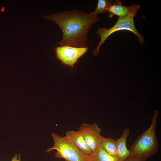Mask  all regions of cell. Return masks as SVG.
Segmentation results:
<instances>
[{"mask_svg": "<svg viewBox=\"0 0 161 161\" xmlns=\"http://www.w3.org/2000/svg\"><path fill=\"white\" fill-rule=\"evenodd\" d=\"M51 135L54 144L52 147L47 148L46 152L55 150V157L63 158L65 161H90V155L82 153L67 136H61L55 133Z\"/></svg>", "mask_w": 161, "mask_h": 161, "instance_id": "cell-3", "label": "cell"}, {"mask_svg": "<svg viewBox=\"0 0 161 161\" xmlns=\"http://www.w3.org/2000/svg\"><path fill=\"white\" fill-rule=\"evenodd\" d=\"M140 8L139 4H134L129 7H126L123 5L121 1L119 0H114L107 12L110 18L114 16H117L119 18L131 16H135Z\"/></svg>", "mask_w": 161, "mask_h": 161, "instance_id": "cell-7", "label": "cell"}, {"mask_svg": "<svg viewBox=\"0 0 161 161\" xmlns=\"http://www.w3.org/2000/svg\"><path fill=\"white\" fill-rule=\"evenodd\" d=\"M90 161H119L104 151L99 145L96 151L90 155Z\"/></svg>", "mask_w": 161, "mask_h": 161, "instance_id": "cell-10", "label": "cell"}, {"mask_svg": "<svg viewBox=\"0 0 161 161\" xmlns=\"http://www.w3.org/2000/svg\"><path fill=\"white\" fill-rule=\"evenodd\" d=\"M134 17L131 16L123 18H119L115 24L110 28L107 29L105 27H102L99 29L96 33L100 36V40L97 47L92 52L94 55H98L101 46L110 35L114 32L120 30H126L131 32L137 36L140 44H143L145 42L144 38L135 28L134 21Z\"/></svg>", "mask_w": 161, "mask_h": 161, "instance_id": "cell-4", "label": "cell"}, {"mask_svg": "<svg viewBox=\"0 0 161 161\" xmlns=\"http://www.w3.org/2000/svg\"><path fill=\"white\" fill-rule=\"evenodd\" d=\"M66 136L83 154L90 155L93 153L78 130L68 131L66 132Z\"/></svg>", "mask_w": 161, "mask_h": 161, "instance_id": "cell-8", "label": "cell"}, {"mask_svg": "<svg viewBox=\"0 0 161 161\" xmlns=\"http://www.w3.org/2000/svg\"><path fill=\"white\" fill-rule=\"evenodd\" d=\"M78 130L92 152H95L104 138L100 134V128L96 123H83L80 126Z\"/></svg>", "mask_w": 161, "mask_h": 161, "instance_id": "cell-6", "label": "cell"}, {"mask_svg": "<svg viewBox=\"0 0 161 161\" xmlns=\"http://www.w3.org/2000/svg\"><path fill=\"white\" fill-rule=\"evenodd\" d=\"M114 0H98L97 7L92 13L97 15V14L107 12Z\"/></svg>", "mask_w": 161, "mask_h": 161, "instance_id": "cell-12", "label": "cell"}, {"mask_svg": "<svg viewBox=\"0 0 161 161\" xmlns=\"http://www.w3.org/2000/svg\"><path fill=\"white\" fill-rule=\"evenodd\" d=\"M100 146L110 155L116 157V143L114 139L104 137Z\"/></svg>", "mask_w": 161, "mask_h": 161, "instance_id": "cell-11", "label": "cell"}, {"mask_svg": "<svg viewBox=\"0 0 161 161\" xmlns=\"http://www.w3.org/2000/svg\"><path fill=\"white\" fill-rule=\"evenodd\" d=\"M43 18L54 21L63 31V38L59 45L78 47L86 44L92 25L99 19L92 13L87 14L79 10L65 11L44 16Z\"/></svg>", "mask_w": 161, "mask_h": 161, "instance_id": "cell-1", "label": "cell"}, {"mask_svg": "<svg viewBox=\"0 0 161 161\" xmlns=\"http://www.w3.org/2000/svg\"><path fill=\"white\" fill-rule=\"evenodd\" d=\"M129 133V129H125L121 136L116 140V157L119 161H123L130 155L126 145V140Z\"/></svg>", "mask_w": 161, "mask_h": 161, "instance_id": "cell-9", "label": "cell"}, {"mask_svg": "<svg viewBox=\"0 0 161 161\" xmlns=\"http://www.w3.org/2000/svg\"><path fill=\"white\" fill-rule=\"evenodd\" d=\"M87 46L80 47L68 46L56 47L55 49L56 56L62 63L73 68L78 59L86 53Z\"/></svg>", "mask_w": 161, "mask_h": 161, "instance_id": "cell-5", "label": "cell"}, {"mask_svg": "<svg viewBox=\"0 0 161 161\" xmlns=\"http://www.w3.org/2000/svg\"><path fill=\"white\" fill-rule=\"evenodd\" d=\"M159 112H154L150 127L136 139L129 149L130 156L146 160L158 152L160 145L155 134L157 119Z\"/></svg>", "mask_w": 161, "mask_h": 161, "instance_id": "cell-2", "label": "cell"}, {"mask_svg": "<svg viewBox=\"0 0 161 161\" xmlns=\"http://www.w3.org/2000/svg\"><path fill=\"white\" fill-rule=\"evenodd\" d=\"M21 157L20 154L18 156L17 154H16L13 157L11 161H21Z\"/></svg>", "mask_w": 161, "mask_h": 161, "instance_id": "cell-14", "label": "cell"}, {"mask_svg": "<svg viewBox=\"0 0 161 161\" xmlns=\"http://www.w3.org/2000/svg\"><path fill=\"white\" fill-rule=\"evenodd\" d=\"M145 160L141 158L129 156L123 161H145Z\"/></svg>", "mask_w": 161, "mask_h": 161, "instance_id": "cell-13", "label": "cell"}]
</instances>
